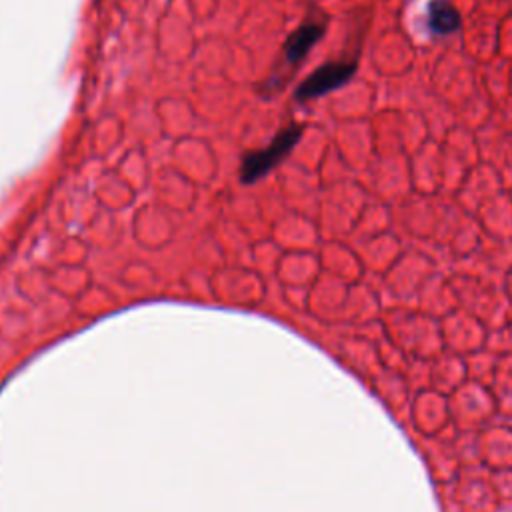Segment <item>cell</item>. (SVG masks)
<instances>
[{
    "instance_id": "7a4b0ae2",
    "label": "cell",
    "mask_w": 512,
    "mask_h": 512,
    "mask_svg": "<svg viewBox=\"0 0 512 512\" xmlns=\"http://www.w3.org/2000/svg\"><path fill=\"white\" fill-rule=\"evenodd\" d=\"M354 72H356L354 60H338V62L322 64L320 68H316L310 76H306L300 82V86L296 88V98L300 102H304V100L324 96V94L344 86L346 82H350Z\"/></svg>"
},
{
    "instance_id": "6da1fadb",
    "label": "cell",
    "mask_w": 512,
    "mask_h": 512,
    "mask_svg": "<svg viewBox=\"0 0 512 512\" xmlns=\"http://www.w3.org/2000/svg\"><path fill=\"white\" fill-rule=\"evenodd\" d=\"M300 136H302V126L290 124L284 130H280L268 146L248 152L240 164V180L244 184H254L256 180L264 178L290 154V150L296 146Z\"/></svg>"
},
{
    "instance_id": "277c9868",
    "label": "cell",
    "mask_w": 512,
    "mask_h": 512,
    "mask_svg": "<svg viewBox=\"0 0 512 512\" xmlns=\"http://www.w3.org/2000/svg\"><path fill=\"white\" fill-rule=\"evenodd\" d=\"M426 16L428 28L434 34H452L462 24V16L450 0H430Z\"/></svg>"
},
{
    "instance_id": "3957f363",
    "label": "cell",
    "mask_w": 512,
    "mask_h": 512,
    "mask_svg": "<svg viewBox=\"0 0 512 512\" xmlns=\"http://www.w3.org/2000/svg\"><path fill=\"white\" fill-rule=\"evenodd\" d=\"M326 32V16L322 12H310V16L286 38L282 46V64L288 70H294L312 50V46Z\"/></svg>"
}]
</instances>
